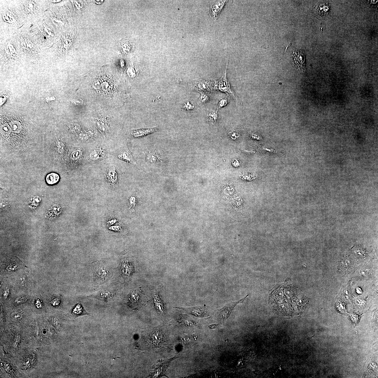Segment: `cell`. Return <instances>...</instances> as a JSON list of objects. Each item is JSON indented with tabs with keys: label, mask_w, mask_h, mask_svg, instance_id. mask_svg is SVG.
I'll return each instance as SVG.
<instances>
[{
	"label": "cell",
	"mask_w": 378,
	"mask_h": 378,
	"mask_svg": "<svg viewBox=\"0 0 378 378\" xmlns=\"http://www.w3.org/2000/svg\"><path fill=\"white\" fill-rule=\"evenodd\" d=\"M169 340L167 333L161 328H156L143 335L136 344L137 349L149 351L162 352L167 351Z\"/></svg>",
	"instance_id": "6da1fadb"
},
{
	"label": "cell",
	"mask_w": 378,
	"mask_h": 378,
	"mask_svg": "<svg viewBox=\"0 0 378 378\" xmlns=\"http://www.w3.org/2000/svg\"><path fill=\"white\" fill-rule=\"evenodd\" d=\"M92 264L93 284L98 287L106 283L113 276V272L107 263L102 261H93Z\"/></svg>",
	"instance_id": "7a4b0ae2"
},
{
	"label": "cell",
	"mask_w": 378,
	"mask_h": 378,
	"mask_svg": "<svg viewBox=\"0 0 378 378\" xmlns=\"http://www.w3.org/2000/svg\"><path fill=\"white\" fill-rule=\"evenodd\" d=\"M127 305L133 310L140 309L146 301L145 296L141 287H138L131 291L127 298Z\"/></svg>",
	"instance_id": "3957f363"
},
{
	"label": "cell",
	"mask_w": 378,
	"mask_h": 378,
	"mask_svg": "<svg viewBox=\"0 0 378 378\" xmlns=\"http://www.w3.org/2000/svg\"><path fill=\"white\" fill-rule=\"evenodd\" d=\"M248 296L249 295H247L245 297L238 302L229 303L226 305L223 308L216 310L215 315L218 321L221 323L225 322L229 318L235 307L238 305L244 303Z\"/></svg>",
	"instance_id": "277c9868"
},
{
	"label": "cell",
	"mask_w": 378,
	"mask_h": 378,
	"mask_svg": "<svg viewBox=\"0 0 378 378\" xmlns=\"http://www.w3.org/2000/svg\"><path fill=\"white\" fill-rule=\"evenodd\" d=\"M227 62L226 66L225 73V75L222 76L220 79L214 81L213 82L214 88L220 91L221 92L229 94L230 96L236 100V97L235 95L234 91L232 90L230 87V84L227 78Z\"/></svg>",
	"instance_id": "5b68a950"
},
{
	"label": "cell",
	"mask_w": 378,
	"mask_h": 378,
	"mask_svg": "<svg viewBox=\"0 0 378 378\" xmlns=\"http://www.w3.org/2000/svg\"><path fill=\"white\" fill-rule=\"evenodd\" d=\"M116 292V290L114 287L110 286L101 290L96 294L88 297L96 299L103 302L108 303L115 298Z\"/></svg>",
	"instance_id": "8992f818"
},
{
	"label": "cell",
	"mask_w": 378,
	"mask_h": 378,
	"mask_svg": "<svg viewBox=\"0 0 378 378\" xmlns=\"http://www.w3.org/2000/svg\"><path fill=\"white\" fill-rule=\"evenodd\" d=\"M120 271L124 279L128 281L134 273V263L129 259H122L120 263Z\"/></svg>",
	"instance_id": "52a82bcc"
},
{
	"label": "cell",
	"mask_w": 378,
	"mask_h": 378,
	"mask_svg": "<svg viewBox=\"0 0 378 378\" xmlns=\"http://www.w3.org/2000/svg\"><path fill=\"white\" fill-rule=\"evenodd\" d=\"M186 312L189 314L200 318H207L209 316L208 311L205 306H196L188 307H174Z\"/></svg>",
	"instance_id": "ba28073f"
},
{
	"label": "cell",
	"mask_w": 378,
	"mask_h": 378,
	"mask_svg": "<svg viewBox=\"0 0 378 378\" xmlns=\"http://www.w3.org/2000/svg\"><path fill=\"white\" fill-rule=\"evenodd\" d=\"M227 1H216L211 2L210 6L209 16L212 19L215 20L219 18Z\"/></svg>",
	"instance_id": "9c48e42d"
},
{
	"label": "cell",
	"mask_w": 378,
	"mask_h": 378,
	"mask_svg": "<svg viewBox=\"0 0 378 378\" xmlns=\"http://www.w3.org/2000/svg\"><path fill=\"white\" fill-rule=\"evenodd\" d=\"M190 87L193 89H195L199 92L207 93L210 91L214 88L213 82L207 80H201L192 82L190 84Z\"/></svg>",
	"instance_id": "30bf717a"
},
{
	"label": "cell",
	"mask_w": 378,
	"mask_h": 378,
	"mask_svg": "<svg viewBox=\"0 0 378 378\" xmlns=\"http://www.w3.org/2000/svg\"><path fill=\"white\" fill-rule=\"evenodd\" d=\"M177 358V357H174L159 363L157 366L155 368L153 371L151 373L149 377H159L164 375V374L165 373V371L167 370L170 363Z\"/></svg>",
	"instance_id": "8fae6325"
},
{
	"label": "cell",
	"mask_w": 378,
	"mask_h": 378,
	"mask_svg": "<svg viewBox=\"0 0 378 378\" xmlns=\"http://www.w3.org/2000/svg\"><path fill=\"white\" fill-rule=\"evenodd\" d=\"M117 156L118 158L128 163L137 165L135 160L127 147H125L120 149Z\"/></svg>",
	"instance_id": "7c38bea8"
},
{
	"label": "cell",
	"mask_w": 378,
	"mask_h": 378,
	"mask_svg": "<svg viewBox=\"0 0 378 378\" xmlns=\"http://www.w3.org/2000/svg\"><path fill=\"white\" fill-rule=\"evenodd\" d=\"M106 180L112 186H115L118 184V174L115 167H110L107 169L105 173Z\"/></svg>",
	"instance_id": "4fadbf2b"
},
{
	"label": "cell",
	"mask_w": 378,
	"mask_h": 378,
	"mask_svg": "<svg viewBox=\"0 0 378 378\" xmlns=\"http://www.w3.org/2000/svg\"><path fill=\"white\" fill-rule=\"evenodd\" d=\"M154 306L157 312L160 315H166V310L164 304L160 296L158 293L155 292L153 297Z\"/></svg>",
	"instance_id": "5bb4252c"
},
{
	"label": "cell",
	"mask_w": 378,
	"mask_h": 378,
	"mask_svg": "<svg viewBox=\"0 0 378 378\" xmlns=\"http://www.w3.org/2000/svg\"><path fill=\"white\" fill-rule=\"evenodd\" d=\"M107 156V152L105 149L102 147H98L91 152L89 158L91 161H97L105 158Z\"/></svg>",
	"instance_id": "9a60e30c"
},
{
	"label": "cell",
	"mask_w": 378,
	"mask_h": 378,
	"mask_svg": "<svg viewBox=\"0 0 378 378\" xmlns=\"http://www.w3.org/2000/svg\"><path fill=\"white\" fill-rule=\"evenodd\" d=\"M159 129L157 128H141V129L134 130L131 131L129 134L133 138H141L147 135L152 134L158 131Z\"/></svg>",
	"instance_id": "2e32d148"
},
{
	"label": "cell",
	"mask_w": 378,
	"mask_h": 378,
	"mask_svg": "<svg viewBox=\"0 0 378 378\" xmlns=\"http://www.w3.org/2000/svg\"><path fill=\"white\" fill-rule=\"evenodd\" d=\"M70 314L75 317L84 315H90L80 303H78L72 307L70 311Z\"/></svg>",
	"instance_id": "e0dca14e"
},
{
	"label": "cell",
	"mask_w": 378,
	"mask_h": 378,
	"mask_svg": "<svg viewBox=\"0 0 378 378\" xmlns=\"http://www.w3.org/2000/svg\"><path fill=\"white\" fill-rule=\"evenodd\" d=\"M95 123L97 127L103 133H107L110 130L109 122L106 119L103 118H97L95 120Z\"/></svg>",
	"instance_id": "ac0fdd59"
},
{
	"label": "cell",
	"mask_w": 378,
	"mask_h": 378,
	"mask_svg": "<svg viewBox=\"0 0 378 378\" xmlns=\"http://www.w3.org/2000/svg\"><path fill=\"white\" fill-rule=\"evenodd\" d=\"M146 159L149 162L157 163L161 161L163 157L159 151H151L147 153Z\"/></svg>",
	"instance_id": "d6986e66"
},
{
	"label": "cell",
	"mask_w": 378,
	"mask_h": 378,
	"mask_svg": "<svg viewBox=\"0 0 378 378\" xmlns=\"http://www.w3.org/2000/svg\"><path fill=\"white\" fill-rule=\"evenodd\" d=\"M20 264L18 263L17 261L11 259L5 263L4 265V270L7 273L14 272L21 266Z\"/></svg>",
	"instance_id": "ffe728a7"
},
{
	"label": "cell",
	"mask_w": 378,
	"mask_h": 378,
	"mask_svg": "<svg viewBox=\"0 0 378 378\" xmlns=\"http://www.w3.org/2000/svg\"><path fill=\"white\" fill-rule=\"evenodd\" d=\"M178 323L182 325L190 327H197L198 323L186 315H182L178 320Z\"/></svg>",
	"instance_id": "44dd1931"
},
{
	"label": "cell",
	"mask_w": 378,
	"mask_h": 378,
	"mask_svg": "<svg viewBox=\"0 0 378 378\" xmlns=\"http://www.w3.org/2000/svg\"><path fill=\"white\" fill-rule=\"evenodd\" d=\"M353 263L349 258H345L340 261L338 267L340 270L346 272L352 269Z\"/></svg>",
	"instance_id": "7402d4cb"
},
{
	"label": "cell",
	"mask_w": 378,
	"mask_h": 378,
	"mask_svg": "<svg viewBox=\"0 0 378 378\" xmlns=\"http://www.w3.org/2000/svg\"><path fill=\"white\" fill-rule=\"evenodd\" d=\"M60 176L59 174L57 173H51L47 176L46 178V180L48 184L53 185L59 182Z\"/></svg>",
	"instance_id": "603a6c76"
},
{
	"label": "cell",
	"mask_w": 378,
	"mask_h": 378,
	"mask_svg": "<svg viewBox=\"0 0 378 378\" xmlns=\"http://www.w3.org/2000/svg\"><path fill=\"white\" fill-rule=\"evenodd\" d=\"M93 135L94 133L91 131H84L80 133L79 138L82 141H86L92 138Z\"/></svg>",
	"instance_id": "cb8c5ba5"
},
{
	"label": "cell",
	"mask_w": 378,
	"mask_h": 378,
	"mask_svg": "<svg viewBox=\"0 0 378 378\" xmlns=\"http://www.w3.org/2000/svg\"><path fill=\"white\" fill-rule=\"evenodd\" d=\"M200 96L199 97L198 104L199 105H202L205 104L208 102L209 99L208 95L207 93L200 92Z\"/></svg>",
	"instance_id": "d4e9b609"
},
{
	"label": "cell",
	"mask_w": 378,
	"mask_h": 378,
	"mask_svg": "<svg viewBox=\"0 0 378 378\" xmlns=\"http://www.w3.org/2000/svg\"><path fill=\"white\" fill-rule=\"evenodd\" d=\"M217 111H212L207 114L208 120L210 123L213 124L217 121L218 118Z\"/></svg>",
	"instance_id": "484cf974"
},
{
	"label": "cell",
	"mask_w": 378,
	"mask_h": 378,
	"mask_svg": "<svg viewBox=\"0 0 378 378\" xmlns=\"http://www.w3.org/2000/svg\"><path fill=\"white\" fill-rule=\"evenodd\" d=\"M62 300V298L61 296H56L51 299L50 303L53 306L58 307L61 305Z\"/></svg>",
	"instance_id": "4316f807"
},
{
	"label": "cell",
	"mask_w": 378,
	"mask_h": 378,
	"mask_svg": "<svg viewBox=\"0 0 378 378\" xmlns=\"http://www.w3.org/2000/svg\"><path fill=\"white\" fill-rule=\"evenodd\" d=\"M228 101H229V99L227 97H223V98L220 99L218 103L217 111V112L221 108L226 106L228 103Z\"/></svg>",
	"instance_id": "83f0119b"
},
{
	"label": "cell",
	"mask_w": 378,
	"mask_h": 378,
	"mask_svg": "<svg viewBox=\"0 0 378 378\" xmlns=\"http://www.w3.org/2000/svg\"><path fill=\"white\" fill-rule=\"evenodd\" d=\"M82 151L80 149H78L74 152L71 156L72 160L77 161L80 159L82 157Z\"/></svg>",
	"instance_id": "f1b7e54d"
},
{
	"label": "cell",
	"mask_w": 378,
	"mask_h": 378,
	"mask_svg": "<svg viewBox=\"0 0 378 378\" xmlns=\"http://www.w3.org/2000/svg\"><path fill=\"white\" fill-rule=\"evenodd\" d=\"M28 300V298L26 296H20L16 298L14 300V302L16 304H19L25 303Z\"/></svg>",
	"instance_id": "f546056e"
},
{
	"label": "cell",
	"mask_w": 378,
	"mask_h": 378,
	"mask_svg": "<svg viewBox=\"0 0 378 378\" xmlns=\"http://www.w3.org/2000/svg\"><path fill=\"white\" fill-rule=\"evenodd\" d=\"M17 282V285L20 288H23L25 286L27 282L26 278L25 277L22 276V277L19 278Z\"/></svg>",
	"instance_id": "4dcf8cb0"
},
{
	"label": "cell",
	"mask_w": 378,
	"mask_h": 378,
	"mask_svg": "<svg viewBox=\"0 0 378 378\" xmlns=\"http://www.w3.org/2000/svg\"><path fill=\"white\" fill-rule=\"evenodd\" d=\"M11 316L13 319L16 320H19L23 317V313L21 311H16L12 313Z\"/></svg>",
	"instance_id": "1f68e13d"
},
{
	"label": "cell",
	"mask_w": 378,
	"mask_h": 378,
	"mask_svg": "<svg viewBox=\"0 0 378 378\" xmlns=\"http://www.w3.org/2000/svg\"><path fill=\"white\" fill-rule=\"evenodd\" d=\"M194 108V105L190 103V102L188 101L185 103L182 106L183 109L185 110V111H191V110L193 109Z\"/></svg>",
	"instance_id": "d6a6232c"
},
{
	"label": "cell",
	"mask_w": 378,
	"mask_h": 378,
	"mask_svg": "<svg viewBox=\"0 0 378 378\" xmlns=\"http://www.w3.org/2000/svg\"><path fill=\"white\" fill-rule=\"evenodd\" d=\"M10 292V288H9L6 287L4 288L2 292V294L3 297L4 299L6 300V299H7L8 298V297L9 296Z\"/></svg>",
	"instance_id": "836d02e7"
},
{
	"label": "cell",
	"mask_w": 378,
	"mask_h": 378,
	"mask_svg": "<svg viewBox=\"0 0 378 378\" xmlns=\"http://www.w3.org/2000/svg\"><path fill=\"white\" fill-rule=\"evenodd\" d=\"M70 130L73 133H78L81 130V127L78 124H74L70 126Z\"/></svg>",
	"instance_id": "e575fe53"
},
{
	"label": "cell",
	"mask_w": 378,
	"mask_h": 378,
	"mask_svg": "<svg viewBox=\"0 0 378 378\" xmlns=\"http://www.w3.org/2000/svg\"><path fill=\"white\" fill-rule=\"evenodd\" d=\"M350 317L351 320L355 324H356L358 323V322L359 320V317L358 315L356 313H351L350 315Z\"/></svg>",
	"instance_id": "d590c367"
},
{
	"label": "cell",
	"mask_w": 378,
	"mask_h": 378,
	"mask_svg": "<svg viewBox=\"0 0 378 378\" xmlns=\"http://www.w3.org/2000/svg\"><path fill=\"white\" fill-rule=\"evenodd\" d=\"M377 366L376 363L371 362L369 365V369L370 371H375L377 370Z\"/></svg>",
	"instance_id": "8d00e7d4"
},
{
	"label": "cell",
	"mask_w": 378,
	"mask_h": 378,
	"mask_svg": "<svg viewBox=\"0 0 378 378\" xmlns=\"http://www.w3.org/2000/svg\"><path fill=\"white\" fill-rule=\"evenodd\" d=\"M101 85L100 81L99 80H96L93 83V87L95 89H98L100 88Z\"/></svg>",
	"instance_id": "74e56055"
},
{
	"label": "cell",
	"mask_w": 378,
	"mask_h": 378,
	"mask_svg": "<svg viewBox=\"0 0 378 378\" xmlns=\"http://www.w3.org/2000/svg\"><path fill=\"white\" fill-rule=\"evenodd\" d=\"M35 304V306H36L37 309H40L42 307V303H41V301L39 299H37L36 300Z\"/></svg>",
	"instance_id": "f35d334b"
},
{
	"label": "cell",
	"mask_w": 378,
	"mask_h": 378,
	"mask_svg": "<svg viewBox=\"0 0 378 378\" xmlns=\"http://www.w3.org/2000/svg\"><path fill=\"white\" fill-rule=\"evenodd\" d=\"M356 304L357 305L360 307H362L364 306L365 304V301L361 300H357L356 302Z\"/></svg>",
	"instance_id": "ab89813d"
},
{
	"label": "cell",
	"mask_w": 378,
	"mask_h": 378,
	"mask_svg": "<svg viewBox=\"0 0 378 378\" xmlns=\"http://www.w3.org/2000/svg\"><path fill=\"white\" fill-rule=\"evenodd\" d=\"M338 309H339L340 311L342 312H344L345 311V307L343 303H338Z\"/></svg>",
	"instance_id": "60d3db41"
},
{
	"label": "cell",
	"mask_w": 378,
	"mask_h": 378,
	"mask_svg": "<svg viewBox=\"0 0 378 378\" xmlns=\"http://www.w3.org/2000/svg\"><path fill=\"white\" fill-rule=\"evenodd\" d=\"M72 103L76 105H82L84 104V101L82 99H75L72 102Z\"/></svg>",
	"instance_id": "b9f144b4"
},
{
	"label": "cell",
	"mask_w": 378,
	"mask_h": 378,
	"mask_svg": "<svg viewBox=\"0 0 378 378\" xmlns=\"http://www.w3.org/2000/svg\"><path fill=\"white\" fill-rule=\"evenodd\" d=\"M370 272L371 271L369 269H364L361 271V273L362 276H365L368 275L371 273Z\"/></svg>",
	"instance_id": "7bdbcfd3"
},
{
	"label": "cell",
	"mask_w": 378,
	"mask_h": 378,
	"mask_svg": "<svg viewBox=\"0 0 378 378\" xmlns=\"http://www.w3.org/2000/svg\"><path fill=\"white\" fill-rule=\"evenodd\" d=\"M20 336H17L16 337L15 339L14 340L13 342V346L14 347H16L18 346L19 342L20 340Z\"/></svg>",
	"instance_id": "ee69618b"
},
{
	"label": "cell",
	"mask_w": 378,
	"mask_h": 378,
	"mask_svg": "<svg viewBox=\"0 0 378 378\" xmlns=\"http://www.w3.org/2000/svg\"><path fill=\"white\" fill-rule=\"evenodd\" d=\"M31 362V359L30 358H27L24 361V365L25 366L28 367L29 366Z\"/></svg>",
	"instance_id": "f6af8a7d"
},
{
	"label": "cell",
	"mask_w": 378,
	"mask_h": 378,
	"mask_svg": "<svg viewBox=\"0 0 378 378\" xmlns=\"http://www.w3.org/2000/svg\"><path fill=\"white\" fill-rule=\"evenodd\" d=\"M109 229L114 231H118L120 229V228L118 226H113L109 228Z\"/></svg>",
	"instance_id": "bcb514c9"
},
{
	"label": "cell",
	"mask_w": 378,
	"mask_h": 378,
	"mask_svg": "<svg viewBox=\"0 0 378 378\" xmlns=\"http://www.w3.org/2000/svg\"><path fill=\"white\" fill-rule=\"evenodd\" d=\"M116 220L115 219H112L108 221V225H113V224H114L116 223Z\"/></svg>",
	"instance_id": "7dc6e473"
},
{
	"label": "cell",
	"mask_w": 378,
	"mask_h": 378,
	"mask_svg": "<svg viewBox=\"0 0 378 378\" xmlns=\"http://www.w3.org/2000/svg\"><path fill=\"white\" fill-rule=\"evenodd\" d=\"M217 325H218L217 324H213L211 326H209V328H210V329H216V327H217Z\"/></svg>",
	"instance_id": "c3c4849f"
},
{
	"label": "cell",
	"mask_w": 378,
	"mask_h": 378,
	"mask_svg": "<svg viewBox=\"0 0 378 378\" xmlns=\"http://www.w3.org/2000/svg\"><path fill=\"white\" fill-rule=\"evenodd\" d=\"M104 1H95V3L98 4H101L103 3Z\"/></svg>",
	"instance_id": "681fc988"
}]
</instances>
